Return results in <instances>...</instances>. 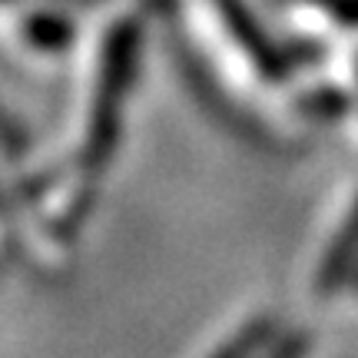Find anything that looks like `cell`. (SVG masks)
I'll list each match as a JSON object with an SVG mask.
<instances>
[{
    "instance_id": "3",
    "label": "cell",
    "mask_w": 358,
    "mask_h": 358,
    "mask_svg": "<svg viewBox=\"0 0 358 358\" xmlns=\"http://www.w3.org/2000/svg\"><path fill=\"white\" fill-rule=\"evenodd\" d=\"M0 3H3V0H0Z\"/></svg>"
},
{
    "instance_id": "1",
    "label": "cell",
    "mask_w": 358,
    "mask_h": 358,
    "mask_svg": "<svg viewBox=\"0 0 358 358\" xmlns=\"http://www.w3.org/2000/svg\"><path fill=\"white\" fill-rule=\"evenodd\" d=\"M136 50H140V27L136 20H116L103 40L100 57V80H96V96L90 110V129L83 159L87 166H103L116 143V123H120V103L127 96V87L133 80L136 66Z\"/></svg>"
},
{
    "instance_id": "2",
    "label": "cell",
    "mask_w": 358,
    "mask_h": 358,
    "mask_svg": "<svg viewBox=\"0 0 358 358\" xmlns=\"http://www.w3.org/2000/svg\"><path fill=\"white\" fill-rule=\"evenodd\" d=\"M24 37L34 50H43V53H60L73 43V24L60 17L53 10H37L27 17L24 24Z\"/></svg>"
}]
</instances>
